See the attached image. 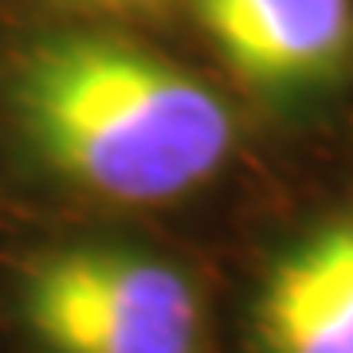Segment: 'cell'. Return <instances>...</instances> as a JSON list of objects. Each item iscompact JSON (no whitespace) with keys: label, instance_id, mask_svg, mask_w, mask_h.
Masks as SVG:
<instances>
[{"label":"cell","instance_id":"6da1fadb","mask_svg":"<svg viewBox=\"0 0 353 353\" xmlns=\"http://www.w3.org/2000/svg\"><path fill=\"white\" fill-rule=\"evenodd\" d=\"M0 102L28 169L106 212L189 201L236 153L224 94L114 24H55L28 36L4 63Z\"/></svg>","mask_w":353,"mask_h":353},{"label":"cell","instance_id":"7a4b0ae2","mask_svg":"<svg viewBox=\"0 0 353 353\" xmlns=\"http://www.w3.org/2000/svg\"><path fill=\"white\" fill-rule=\"evenodd\" d=\"M20 353H212V306L181 255L134 232L28 243L0 279Z\"/></svg>","mask_w":353,"mask_h":353},{"label":"cell","instance_id":"3957f363","mask_svg":"<svg viewBox=\"0 0 353 353\" xmlns=\"http://www.w3.org/2000/svg\"><path fill=\"white\" fill-rule=\"evenodd\" d=\"M240 87L267 102L322 94L353 67V0H189Z\"/></svg>","mask_w":353,"mask_h":353},{"label":"cell","instance_id":"277c9868","mask_svg":"<svg viewBox=\"0 0 353 353\" xmlns=\"http://www.w3.org/2000/svg\"><path fill=\"white\" fill-rule=\"evenodd\" d=\"M252 341L255 353H353V212L322 220L271 259Z\"/></svg>","mask_w":353,"mask_h":353},{"label":"cell","instance_id":"5b68a950","mask_svg":"<svg viewBox=\"0 0 353 353\" xmlns=\"http://www.w3.org/2000/svg\"><path fill=\"white\" fill-rule=\"evenodd\" d=\"M55 12L79 16L75 24H122V20H145V16H165L173 8H189V0H36Z\"/></svg>","mask_w":353,"mask_h":353}]
</instances>
